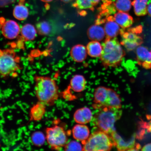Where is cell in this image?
Returning a JSON list of instances; mask_svg holds the SVG:
<instances>
[{"label": "cell", "instance_id": "9", "mask_svg": "<svg viewBox=\"0 0 151 151\" xmlns=\"http://www.w3.org/2000/svg\"><path fill=\"white\" fill-rule=\"evenodd\" d=\"M110 136L112 137L114 147L119 151H135L136 134L132 135L129 140L125 141L116 133L113 132Z\"/></svg>", "mask_w": 151, "mask_h": 151}, {"label": "cell", "instance_id": "6", "mask_svg": "<svg viewBox=\"0 0 151 151\" xmlns=\"http://www.w3.org/2000/svg\"><path fill=\"white\" fill-rule=\"evenodd\" d=\"M82 145L86 151H109L114 147L110 135L98 130L90 134Z\"/></svg>", "mask_w": 151, "mask_h": 151}, {"label": "cell", "instance_id": "15", "mask_svg": "<svg viewBox=\"0 0 151 151\" xmlns=\"http://www.w3.org/2000/svg\"><path fill=\"white\" fill-rule=\"evenodd\" d=\"M113 18L122 29L131 27L134 22L133 17L126 12L118 11L114 14Z\"/></svg>", "mask_w": 151, "mask_h": 151}, {"label": "cell", "instance_id": "7", "mask_svg": "<svg viewBox=\"0 0 151 151\" xmlns=\"http://www.w3.org/2000/svg\"><path fill=\"white\" fill-rule=\"evenodd\" d=\"M45 135L47 143L53 150H61L68 141L67 132L61 126L55 125L47 127Z\"/></svg>", "mask_w": 151, "mask_h": 151}, {"label": "cell", "instance_id": "32", "mask_svg": "<svg viewBox=\"0 0 151 151\" xmlns=\"http://www.w3.org/2000/svg\"><path fill=\"white\" fill-rule=\"evenodd\" d=\"M61 1L64 3H68L73 1V0H61Z\"/></svg>", "mask_w": 151, "mask_h": 151}, {"label": "cell", "instance_id": "26", "mask_svg": "<svg viewBox=\"0 0 151 151\" xmlns=\"http://www.w3.org/2000/svg\"><path fill=\"white\" fill-rule=\"evenodd\" d=\"M45 141H46L45 135L42 132H35L32 134L31 141L34 146L39 147L42 146Z\"/></svg>", "mask_w": 151, "mask_h": 151}, {"label": "cell", "instance_id": "19", "mask_svg": "<svg viewBox=\"0 0 151 151\" xmlns=\"http://www.w3.org/2000/svg\"><path fill=\"white\" fill-rule=\"evenodd\" d=\"M86 79L82 75L74 76L70 81V87L75 92H81L83 91L86 88Z\"/></svg>", "mask_w": 151, "mask_h": 151}, {"label": "cell", "instance_id": "25", "mask_svg": "<svg viewBox=\"0 0 151 151\" xmlns=\"http://www.w3.org/2000/svg\"><path fill=\"white\" fill-rule=\"evenodd\" d=\"M131 0H116L115 6L118 11L127 12L130 10L132 6Z\"/></svg>", "mask_w": 151, "mask_h": 151}, {"label": "cell", "instance_id": "2", "mask_svg": "<svg viewBox=\"0 0 151 151\" xmlns=\"http://www.w3.org/2000/svg\"><path fill=\"white\" fill-rule=\"evenodd\" d=\"M122 108L104 107L96 109L92 121L98 130L111 135L116 131L114 125L122 114Z\"/></svg>", "mask_w": 151, "mask_h": 151}, {"label": "cell", "instance_id": "29", "mask_svg": "<svg viewBox=\"0 0 151 151\" xmlns=\"http://www.w3.org/2000/svg\"><path fill=\"white\" fill-rule=\"evenodd\" d=\"M142 151H151V143L147 144L143 147L141 149Z\"/></svg>", "mask_w": 151, "mask_h": 151}, {"label": "cell", "instance_id": "30", "mask_svg": "<svg viewBox=\"0 0 151 151\" xmlns=\"http://www.w3.org/2000/svg\"><path fill=\"white\" fill-rule=\"evenodd\" d=\"M147 13L151 17V3L148 4L147 6Z\"/></svg>", "mask_w": 151, "mask_h": 151}, {"label": "cell", "instance_id": "13", "mask_svg": "<svg viewBox=\"0 0 151 151\" xmlns=\"http://www.w3.org/2000/svg\"><path fill=\"white\" fill-rule=\"evenodd\" d=\"M47 106L44 104L38 101L30 109L29 117L30 121H40L44 116L46 112Z\"/></svg>", "mask_w": 151, "mask_h": 151}, {"label": "cell", "instance_id": "5", "mask_svg": "<svg viewBox=\"0 0 151 151\" xmlns=\"http://www.w3.org/2000/svg\"><path fill=\"white\" fill-rule=\"evenodd\" d=\"M20 59L14 50L0 49V76L2 78L14 75L21 69Z\"/></svg>", "mask_w": 151, "mask_h": 151}, {"label": "cell", "instance_id": "20", "mask_svg": "<svg viewBox=\"0 0 151 151\" xmlns=\"http://www.w3.org/2000/svg\"><path fill=\"white\" fill-rule=\"evenodd\" d=\"M37 33L35 26L29 24H25L22 26L20 32L22 38L25 41L33 40L36 37Z\"/></svg>", "mask_w": 151, "mask_h": 151}, {"label": "cell", "instance_id": "33", "mask_svg": "<svg viewBox=\"0 0 151 151\" xmlns=\"http://www.w3.org/2000/svg\"><path fill=\"white\" fill-rule=\"evenodd\" d=\"M41 1L45 3H49L52 1L53 0H41Z\"/></svg>", "mask_w": 151, "mask_h": 151}, {"label": "cell", "instance_id": "28", "mask_svg": "<svg viewBox=\"0 0 151 151\" xmlns=\"http://www.w3.org/2000/svg\"><path fill=\"white\" fill-rule=\"evenodd\" d=\"M65 151H83V145L77 141L68 142L64 147Z\"/></svg>", "mask_w": 151, "mask_h": 151}, {"label": "cell", "instance_id": "18", "mask_svg": "<svg viewBox=\"0 0 151 151\" xmlns=\"http://www.w3.org/2000/svg\"><path fill=\"white\" fill-rule=\"evenodd\" d=\"M104 29L107 38L116 37L119 34H120V26L115 21L113 18L107 20L106 22Z\"/></svg>", "mask_w": 151, "mask_h": 151}, {"label": "cell", "instance_id": "22", "mask_svg": "<svg viewBox=\"0 0 151 151\" xmlns=\"http://www.w3.org/2000/svg\"><path fill=\"white\" fill-rule=\"evenodd\" d=\"M148 2V0H133L132 5L136 15L142 16L147 14Z\"/></svg>", "mask_w": 151, "mask_h": 151}, {"label": "cell", "instance_id": "4", "mask_svg": "<svg viewBox=\"0 0 151 151\" xmlns=\"http://www.w3.org/2000/svg\"><path fill=\"white\" fill-rule=\"evenodd\" d=\"M93 107L96 109L102 107L122 108L119 95L112 88L104 86L96 88L94 92Z\"/></svg>", "mask_w": 151, "mask_h": 151}, {"label": "cell", "instance_id": "17", "mask_svg": "<svg viewBox=\"0 0 151 151\" xmlns=\"http://www.w3.org/2000/svg\"><path fill=\"white\" fill-rule=\"evenodd\" d=\"M87 35L92 41H101L104 39L106 34L104 28L99 24L91 26L87 31Z\"/></svg>", "mask_w": 151, "mask_h": 151}, {"label": "cell", "instance_id": "21", "mask_svg": "<svg viewBox=\"0 0 151 151\" xmlns=\"http://www.w3.org/2000/svg\"><path fill=\"white\" fill-rule=\"evenodd\" d=\"M88 54L92 58L100 57L102 52L103 47L99 41H92L86 47Z\"/></svg>", "mask_w": 151, "mask_h": 151}, {"label": "cell", "instance_id": "8", "mask_svg": "<svg viewBox=\"0 0 151 151\" xmlns=\"http://www.w3.org/2000/svg\"><path fill=\"white\" fill-rule=\"evenodd\" d=\"M120 34L122 37L120 43L128 51L133 50L143 43L142 37L132 31L131 28L127 30L121 29Z\"/></svg>", "mask_w": 151, "mask_h": 151}, {"label": "cell", "instance_id": "16", "mask_svg": "<svg viewBox=\"0 0 151 151\" xmlns=\"http://www.w3.org/2000/svg\"><path fill=\"white\" fill-rule=\"evenodd\" d=\"M86 47L82 45H75L71 49L70 51L71 57L73 61L81 63L86 59L87 56Z\"/></svg>", "mask_w": 151, "mask_h": 151}, {"label": "cell", "instance_id": "27", "mask_svg": "<svg viewBox=\"0 0 151 151\" xmlns=\"http://www.w3.org/2000/svg\"><path fill=\"white\" fill-rule=\"evenodd\" d=\"M37 32L39 35L46 36L50 32L51 27L48 22L43 21L37 23Z\"/></svg>", "mask_w": 151, "mask_h": 151}, {"label": "cell", "instance_id": "3", "mask_svg": "<svg viewBox=\"0 0 151 151\" xmlns=\"http://www.w3.org/2000/svg\"><path fill=\"white\" fill-rule=\"evenodd\" d=\"M121 45L116 37L106 38L102 45L103 50L100 56L104 67L115 68L120 65L125 55Z\"/></svg>", "mask_w": 151, "mask_h": 151}, {"label": "cell", "instance_id": "31", "mask_svg": "<svg viewBox=\"0 0 151 151\" xmlns=\"http://www.w3.org/2000/svg\"><path fill=\"white\" fill-rule=\"evenodd\" d=\"M147 132L148 133H151V121L148 122V128H147Z\"/></svg>", "mask_w": 151, "mask_h": 151}, {"label": "cell", "instance_id": "23", "mask_svg": "<svg viewBox=\"0 0 151 151\" xmlns=\"http://www.w3.org/2000/svg\"><path fill=\"white\" fill-rule=\"evenodd\" d=\"M13 15L15 18L19 20H25L29 15V11L25 5L22 3H19L15 6Z\"/></svg>", "mask_w": 151, "mask_h": 151}, {"label": "cell", "instance_id": "24", "mask_svg": "<svg viewBox=\"0 0 151 151\" xmlns=\"http://www.w3.org/2000/svg\"><path fill=\"white\" fill-rule=\"evenodd\" d=\"M101 0H76L75 6L82 10H92L94 6L97 5Z\"/></svg>", "mask_w": 151, "mask_h": 151}, {"label": "cell", "instance_id": "12", "mask_svg": "<svg viewBox=\"0 0 151 151\" xmlns=\"http://www.w3.org/2000/svg\"><path fill=\"white\" fill-rule=\"evenodd\" d=\"M93 115L91 110L87 107L77 109L73 115V119L77 123L86 124L92 121Z\"/></svg>", "mask_w": 151, "mask_h": 151}, {"label": "cell", "instance_id": "11", "mask_svg": "<svg viewBox=\"0 0 151 151\" xmlns=\"http://www.w3.org/2000/svg\"><path fill=\"white\" fill-rule=\"evenodd\" d=\"M137 60L138 65L146 69H151V50L146 47L139 46L136 49Z\"/></svg>", "mask_w": 151, "mask_h": 151}, {"label": "cell", "instance_id": "10", "mask_svg": "<svg viewBox=\"0 0 151 151\" xmlns=\"http://www.w3.org/2000/svg\"><path fill=\"white\" fill-rule=\"evenodd\" d=\"M20 28L19 24L13 20H8L3 22L1 27L2 35L9 40L16 39L20 33Z\"/></svg>", "mask_w": 151, "mask_h": 151}, {"label": "cell", "instance_id": "14", "mask_svg": "<svg viewBox=\"0 0 151 151\" xmlns=\"http://www.w3.org/2000/svg\"><path fill=\"white\" fill-rule=\"evenodd\" d=\"M72 132L74 139L81 142L82 144L87 140L90 135L89 128L85 124H76L73 126Z\"/></svg>", "mask_w": 151, "mask_h": 151}, {"label": "cell", "instance_id": "1", "mask_svg": "<svg viewBox=\"0 0 151 151\" xmlns=\"http://www.w3.org/2000/svg\"><path fill=\"white\" fill-rule=\"evenodd\" d=\"M34 80L35 94L38 101L47 106H53L60 96L55 81L50 77L37 75L34 77Z\"/></svg>", "mask_w": 151, "mask_h": 151}]
</instances>
